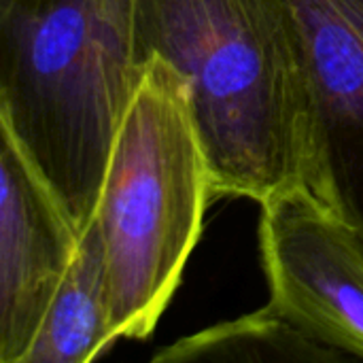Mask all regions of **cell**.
Returning <instances> with one entry per match:
<instances>
[{"instance_id":"cell-5","label":"cell","mask_w":363,"mask_h":363,"mask_svg":"<svg viewBox=\"0 0 363 363\" xmlns=\"http://www.w3.org/2000/svg\"><path fill=\"white\" fill-rule=\"evenodd\" d=\"M313 104L311 194L363 240V0H285Z\"/></svg>"},{"instance_id":"cell-8","label":"cell","mask_w":363,"mask_h":363,"mask_svg":"<svg viewBox=\"0 0 363 363\" xmlns=\"http://www.w3.org/2000/svg\"><path fill=\"white\" fill-rule=\"evenodd\" d=\"M340 359H347V355L317 342L270 304L245 317L185 336L153 355L155 363Z\"/></svg>"},{"instance_id":"cell-7","label":"cell","mask_w":363,"mask_h":363,"mask_svg":"<svg viewBox=\"0 0 363 363\" xmlns=\"http://www.w3.org/2000/svg\"><path fill=\"white\" fill-rule=\"evenodd\" d=\"M115 342L104 245L91 219L23 363L94 362Z\"/></svg>"},{"instance_id":"cell-1","label":"cell","mask_w":363,"mask_h":363,"mask_svg":"<svg viewBox=\"0 0 363 363\" xmlns=\"http://www.w3.org/2000/svg\"><path fill=\"white\" fill-rule=\"evenodd\" d=\"M134 26L138 64L160 57L187 85L213 198L308 189L313 104L285 0H134Z\"/></svg>"},{"instance_id":"cell-6","label":"cell","mask_w":363,"mask_h":363,"mask_svg":"<svg viewBox=\"0 0 363 363\" xmlns=\"http://www.w3.org/2000/svg\"><path fill=\"white\" fill-rule=\"evenodd\" d=\"M81 232L0 125V363H23Z\"/></svg>"},{"instance_id":"cell-4","label":"cell","mask_w":363,"mask_h":363,"mask_svg":"<svg viewBox=\"0 0 363 363\" xmlns=\"http://www.w3.org/2000/svg\"><path fill=\"white\" fill-rule=\"evenodd\" d=\"M262 266L270 300L317 342L363 359V240L308 189L262 204Z\"/></svg>"},{"instance_id":"cell-3","label":"cell","mask_w":363,"mask_h":363,"mask_svg":"<svg viewBox=\"0 0 363 363\" xmlns=\"http://www.w3.org/2000/svg\"><path fill=\"white\" fill-rule=\"evenodd\" d=\"M211 200L187 85L164 60L149 57L115 134L94 215L117 340L151 336L202 236Z\"/></svg>"},{"instance_id":"cell-2","label":"cell","mask_w":363,"mask_h":363,"mask_svg":"<svg viewBox=\"0 0 363 363\" xmlns=\"http://www.w3.org/2000/svg\"><path fill=\"white\" fill-rule=\"evenodd\" d=\"M138 79L134 0H0V125L81 234Z\"/></svg>"}]
</instances>
